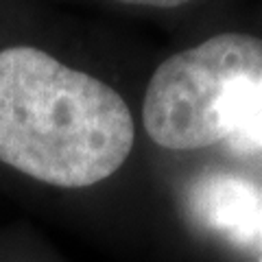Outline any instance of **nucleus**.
I'll return each mask as SVG.
<instances>
[{"instance_id": "obj_1", "label": "nucleus", "mask_w": 262, "mask_h": 262, "mask_svg": "<svg viewBox=\"0 0 262 262\" xmlns=\"http://www.w3.org/2000/svg\"><path fill=\"white\" fill-rule=\"evenodd\" d=\"M134 118L107 83L33 46L0 51V162L37 182L85 188L134 146Z\"/></svg>"}, {"instance_id": "obj_2", "label": "nucleus", "mask_w": 262, "mask_h": 262, "mask_svg": "<svg viewBox=\"0 0 262 262\" xmlns=\"http://www.w3.org/2000/svg\"><path fill=\"white\" fill-rule=\"evenodd\" d=\"M262 107V39L221 33L158 66L142 103L149 138L170 151L225 142Z\"/></svg>"}, {"instance_id": "obj_3", "label": "nucleus", "mask_w": 262, "mask_h": 262, "mask_svg": "<svg viewBox=\"0 0 262 262\" xmlns=\"http://www.w3.org/2000/svg\"><path fill=\"white\" fill-rule=\"evenodd\" d=\"M188 210L210 234L245 251L262 249V186L234 173H206L188 190Z\"/></svg>"}, {"instance_id": "obj_4", "label": "nucleus", "mask_w": 262, "mask_h": 262, "mask_svg": "<svg viewBox=\"0 0 262 262\" xmlns=\"http://www.w3.org/2000/svg\"><path fill=\"white\" fill-rule=\"evenodd\" d=\"M227 149L241 158L262 160V107L243 120V125L225 140Z\"/></svg>"}, {"instance_id": "obj_5", "label": "nucleus", "mask_w": 262, "mask_h": 262, "mask_svg": "<svg viewBox=\"0 0 262 262\" xmlns=\"http://www.w3.org/2000/svg\"><path fill=\"white\" fill-rule=\"evenodd\" d=\"M122 5H138V7H155V9H173V7H182L190 0H116Z\"/></svg>"}, {"instance_id": "obj_6", "label": "nucleus", "mask_w": 262, "mask_h": 262, "mask_svg": "<svg viewBox=\"0 0 262 262\" xmlns=\"http://www.w3.org/2000/svg\"><path fill=\"white\" fill-rule=\"evenodd\" d=\"M258 262H262V256H260V260H258Z\"/></svg>"}]
</instances>
